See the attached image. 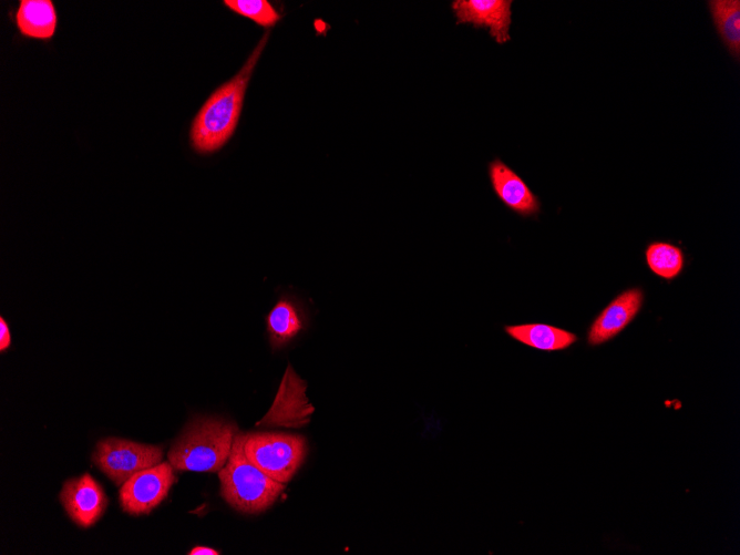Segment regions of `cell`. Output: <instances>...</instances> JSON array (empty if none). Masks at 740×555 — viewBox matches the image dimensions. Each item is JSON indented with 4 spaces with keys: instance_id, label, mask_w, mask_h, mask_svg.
I'll return each mask as SVG.
<instances>
[{
    "instance_id": "1",
    "label": "cell",
    "mask_w": 740,
    "mask_h": 555,
    "mask_svg": "<svg viewBox=\"0 0 740 555\" xmlns=\"http://www.w3.org/2000/svg\"><path fill=\"white\" fill-rule=\"evenodd\" d=\"M269 32L261 38L240 71L220 85L196 114L191 132V145L198 154L220 150L232 137L239 120L244 96L255 65L266 45Z\"/></svg>"
},
{
    "instance_id": "2",
    "label": "cell",
    "mask_w": 740,
    "mask_h": 555,
    "mask_svg": "<svg viewBox=\"0 0 740 555\" xmlns=\"http://www.w3.org/2000/svg\"><path fill=\"white\" fill-rule=\"evenodd\" d=\"M237 431L236 424L225 419L196 417L173 443L168 461L178 471L218 472L228 460Z\"/></svg>"
},
{
    "instance_id": "3",
    "label": "cell",
    "mask_w": 740,
    "mask_h": 555,
    "mask_svg": "<svg viewBox=\"0 0 740 555\" xmlns=\"http://www.w3.org/2000/svg\"><path fill=\"white\" fill-rule=\"evenodd\" d=\"M246 433H236L226 464L218 471L220 495L236 511L258 514L275 503L285 483L269 477L248 461Z\"/></svg>"
},
{
    "instance_id": "4",
    "label": "cell",
    "mask_w": 740,
    "mask_h": 555,
    "mask_svg": "<svg viewBox=\"0 0 740 555\" xmlns=\"http://www.w3.org/2000/svg\"><path fill=\"white\" fill-rule=\"evenodd\" d=\"M244 452L250 463L280 483L289 482L301 466L307 443L301 435L281 432L246 433Z\"/></svg>"
},
{
    "instance_id": "5",
    "label": "cell",
    "mask_w": 740,
    "mask_h": 555,
    "mask_svg": "<svg viewBox=\"0 0 740 555\" xmlns=\"http://www.w3.org/2000/svg\"><path fill=\"white\" fill-rule=\"evenodd\" d=\"M162 456L161 446L107 438L97 442L92 461L111 481L122 485L136 472L161 463Z\"/></svg>"
},
{
    "instance_id": "6",
    "label": "cell",
    "mask_w": 740,
    "mask_h": 555,
    "mask_svg": "<svg viewBox=\"0 0 740 555\" xmlns=\"http://www.w3.org/2000/svg\"><path fill=\"white\" fill-rule=\"evenodd\" d=\"M173 469L171 463L163 462L133 474L120 489L123 511L131 515L148 514L175 482Z\"/></svg>"
},
{
    "instance_id": "7",
    "label": "cell",
    "mask_w": 740,
    "mask_h": 555,
    "mask_svg": "<svg viewBox=\"0 0 740 555\" xmlns=\"http://www.w3.org/2000/svg\"><path fill=\"white\" fill-rule=\"evenodd\" d=\"M307 383L288 364L276 398L258 425L298 428L309 422L314 407L306 397Z\"/></svg>"
},
{
    "instance_id": "8",
    "label": "cell",
    "mask_w": 740,
    "mask_h": 555,
    "mask_svg": "<svg viewBox=\"0 0 740 555\" xmlns=\"http://www.w3.org/2000/svg\"><path fill=\"white\" fill-rule=\"evenodd\" d=\"M511 0H454L451 9L456 23H470L476 29L485 28L496 43L511 40Z\"/></svg>"
},
{
    "instance_id": "9",
    "label": "cell",
    "mask_w": 740,
    "mask_h": 555,
    "mask_svg": "<svg viewBox=\"0 0 740 555\" xmlns=\"http://www.w3.org/2000/svg\"><path fill=\"white\" fill-rule=\"evenodd\" d=\"M487 174L492 189L502 204L513 213L527 218L541 213V202L526 182L506 163L494 158Z\"/></svg>"
},
{
    "instance_id": "10",
    "label": "cell",
    "mask_w": 740,
    "mask_h": 555,
    "mask_svg": "<svg viewBox=\"0 0 740 555\" xmlns=\"http://www.w3.org/2000/svg\"><path fill=\"white\" fill-rule=\"evenodd\" d=\"M60 500L71 520L81 527L97 522L107 505L103 489L89 473L68 480Z\"/></svg>"
},
{
    "instance_id": "11",
    "label": "cell",
    "mask_w": 740,
    "mask_h": 555,
    "mask_svg": "<svg viewBox=\"0 0 740 555\" xmlns=\"http://www.w3.org/2000/svg\"><path fill=\"white\" fill-rule=\"evenodd\" d=\"M644 291L634 287L620 292L595 318L587 332L589 346L603 345L618 336L638 315Z\"/></svg>"
},
{
    "instance_id": "12",
    "label": "cell",
    "mask_w": 740,
    "mask_h": 555,
    "mask_svg": "<svg viewBox=\"0 0 740 555\" xmlns=\"http://www.w3.org/2000/svg\"><path fill=\"white\" fill-rule=\"evenodd\" d=\"M307 309L302 300L282 291L266 315V331L273 351L280 350L294 341L308 326Z\"/></svg>"
},
{
    "instance_id": "13",
    "label": "cell",
    "mask_w": 740,
    "mask_h": 555,
    "mask_svg": "<svg viewBox=\"0 0 740 555\" xmlns=\"http://www.w3.org/2000/svg\"><path fill=\"white\" fill-rule=\"evenodd\" d=\"M14 21L21 35L50 40L56 30L58 16L51 0H21Z\"/></svg>"
},
{
    "instance_id": "14",
    "label": "cell",
    "mask_w": 740,
    "mask_h": 555,
    "mask_svg": "<svg viewBox=\"0 0 740 555\" xmlns=\"http://www.w3.org/2000/svg\"><path fill=\"white\" fill-rule=\"evenodd\" d=\"M504 331L514 340L542 351L565 350L577 341L575 333L541 322L505 326Z\"/></svg>"
},
{
    "instance_id": "15",
    "label": "cell",
    "mask_w": 740,
    "mask_h": 555,
    "mask_svg": "<svg viewBox=\"0 0 740 555\" xmlns=\"http://www.w3.org/2000/svg\"><path fill=\"white\" fill-rule=\"evenodd\" d=\"M708 8L715 29L729 52L736 60L740 59V1L709 0Z\"/></svg>"
},
{
    "instance_id": "16",
    "label": "cell",
    "mask_w": 740,
    "mask_h": 555,
    "mask_svg": "<svg viewBox=\"0 0 740 555\" xmlns=\"http://www.w3.org/2000/svg\"><path fill=\"white\" fill-rule=\"evenodd\" d=\"M646 264L650 271L665 280L677 278L685 267L682 249L669 241H651L645 249Z\"/></svg>"
},
{
    "instance_id": "17",
    "label": "cell",
    "mask_w": 740,
    "mask_h": 555,
    "mask_svg": "<svg viewBox=\"0 0 740 555\" xmlns=\"http://www.w3.org/2000/svg\"><path fill=\"white\" fill-rule=\"evenodd\" d=\"M224 4L261 27H273L280 20V14L266 0H225Z\"/></svg>"
},
{
    "instance_id": "18",
    "label": "cell",
    "mask_w": 740,
    "mask_h": 555,
    "mask_svg": "<svg viewBox=\"0 0 740 555\" xmlns=\"http://www.w3.org/2000/svg\"><path fill=\"white\" fill-rule=\"evenodd\" d=\"M11 346V333L8 322L0 318V352H4Z\"/></svg>"
},
{
    "instance_id": "19",
    "label": "cell",
    "mask_w": 740,
    "mask_h": 555,
    "mask_svg": "<svg viewBox=\"0 0 740 555\" xmlns=\"http://www.w3.org/2000/svg\"><path fill=\"white\" fill-rule=\"evenodd\" d=\"M189 555H218L219 553L210 547L196 546L189 551Z\"/></svg>"
}]
</instances>
